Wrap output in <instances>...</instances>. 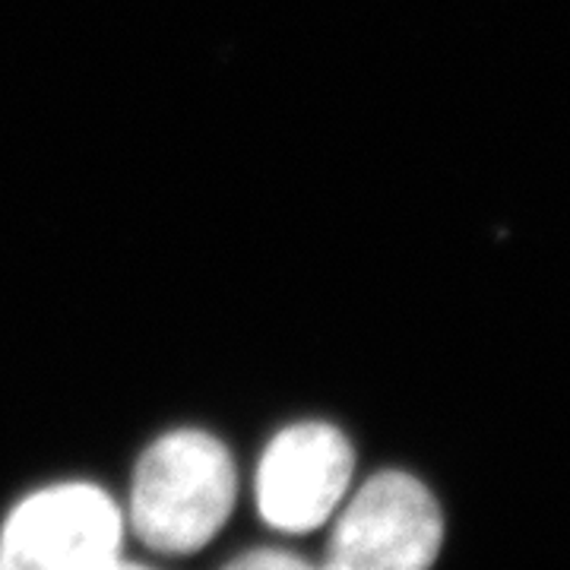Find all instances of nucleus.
<instances>
[{"mask_svg":"<svg viewBox=\"0 0 570 570\" xmlns=\"http://www.w3.org/2000/svg\"><path fill=\"white\" fill-rule=\"evenodd\" d=\"M355 456L333 425L279 431L257 469V508L273 530L311 532L333 517L352 482Z\"/></svg>","mask_w":570,"mask_h":570,"instance_id":"20e7f679","label":"nucleus"},{"mask_svg":"<svg viewBox=\"0 0 570 570\" xmlns=\"http://www.w3.org/2000/svg\"><path fill=\"white\" fill-rule=\"evenodd\" d=\"M111 570H146V568H140V564H124V561H118V564H115Z\"/></svg>","mask_w":570,"mask_h":570,"instance_id":"423d86ee","label":"nucleus"},{"mask_svg":"<svg viewBox=\"0 0 570 570\" xmlns=\"http://www.w3.org/2000/svg\"><path fill=\"white\" fill-rule=\"evenodd\" d=\"M124 517L96 485L36 491L0 532V570H111L121 561Z\"/></svg>","mask_w":570,"mask_h":570,"instance_id":"f03ea898","label":"nucleus"},{"mask_svg":"<svg viewBox=\"0 0 570 570\" xmlns=\"http://www.w3.org/2000/svg\"><path fill=\"white\" fill-rule=\"evenodd\" d=\"M235 463L204 431H171L142 453L130 527L146 549L163 554L200 551L235 508Z\"/></svg>","mask_w":570,"mask_h":570,"instance_id":"f257e3e1","label":"nucleus"},{"mask_svg":"<svg viewBox=\"0 0 570 570\" xmlns=\"http://www.w3.org/2000/svg\"><path fill=\"white\" fill-rule=\"evenodd\" d=\"M223 570H324L317 564H311L298 554H288V551H250L245 558L232 561Z\"/></svg>","mask_w":570,"mask_h":570,"instance_id":"39448f33","label":"nucleus"},{"mask_svg":"<svg viewBox=\"0 0 570 570\" xmlns=\"http://www.w3.org/2000/svg\"><path fill=\"white\" fill-rule=\"evenodd\" d=\"M444 517L431 491L406 472L367 479L343 510L324 570H431Z\"/></svg>","mask_w":570,"mask_h":570,"instance_id":"7ed1b4c3","label":"nucleus"}]
</instances>
